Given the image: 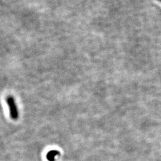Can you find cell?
Listing matches in <instances>:
<instances>
[{
    "mask_svg": "<svg viewBox=\"0 0 161 161\" xmlns=\"http://www.w3.org/2000/svg\"><path fill=\"white\" fill-rule=\"evenodd\" d=\"M6 102L9 108L10 117L13 120H16L19 117V113L14 98L12 96H8L6 99Z\"/></svg>",
    "mask_w": 161,
    "mask_h": 161,
    "instance_id": "obj_1",
    "label": "cell"
},
{
    "mask_svg": "<svg viewBox=\"0 0 161 161\" xmlns=\"http://www.w3.org/2000/svg\"><path fill=\"white\" fill-rule=\"evenodd\" d=\"M60 152L58 150H51L47 154L46 157L48 161H55L56 156L59 155Z\"/></svg>",
    "mask_w": 161,
    "mask_h": 161,
    "instance_id": "obj_2",
    "label": "cell"
},
{
    "mask_svg": "<svg viewBox=\"0 0 161 161\" xmlns=\"http://www.w3.org/2000/svg\"><path fill=\"white\" fill-rule=\"evenodd\" d=\"M159 1H160V2H161V0H159Z\"/></svg>",
    "mask_w": 161,
    "mask_h": 161,
    "instance_id": "obj_3",
    "label": "cell"
}]
</instances>
